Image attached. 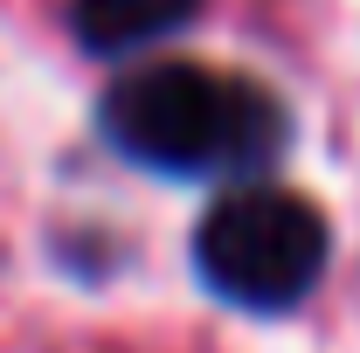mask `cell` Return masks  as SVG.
I'll return each instance as SVG.
<instances>
[{
  "label": "cell",
  "mask_w": 360,
  "mask_h": 353,
  "mask_svg": "<svg viewBox=\"0 0 360 353\" xmlns=\"http://www.w3.org/2000/svg\"><path fill=\"white\" fill-rule=\"evenodd\" d=\"M104 139L153 174H264L284 153L291 118L264 84L208 63H153L118 77L104 97Z\"/></svg>",
  "instance_id": "1"
},
{
  "label": "cell",
  "mask_w": 360,
  "mask_h": 353,
  "mask_svg": "<svg viewBox=\"0 0 360 353\" xmlns=\"http://www.w3.org/2000/svg\"><path fill=\"white\" fill-rule=\"evenodd\" d=\"M326 215L291 187H229L194 229V270L201 284L243 312H284L298 305L326 270Z\"/></svg>",
  "instance_id": "2"
},
{
  "label": "cell",
  "mask_w": 360,
  "mask_h": 353,
  "mask_svg": "<svg viewBox=\"0 0 360 353\" xmlns=\"http://www.w3.org/2000/svg\"><path fill=\"white\" fill-rule=\"evenodd\" d=\"M194 14H201V0H77L70 28L90 56H132V49L180 35Z\"/></svg>",
  "instance_id": "3"
}]
</instances>
